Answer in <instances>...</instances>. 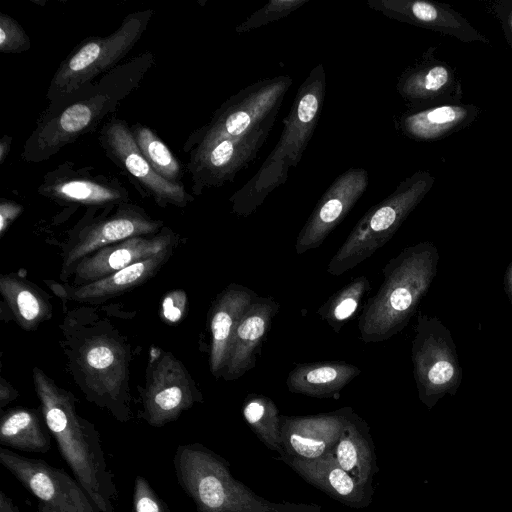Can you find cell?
<instances>
[{"label": "cell", "instance_id": "11", "mask_svg": "<svg viewBox=\"0 0 512 512\" xmlns=\"http://www.w3.org/2000/svg\"><path fill=\"white\" fill-rule=\"evenodd\" d=\"M142 418L153 427H162L196 403L203 402L186 366L171 352L151 347L145 384L141 389Z\"/></svg>", "mask_w": 512, "mask_h": 512}, {"label": "cell", "instance_id": "25", "mask_svg": "<svg viewBox=\"0 0 512 512\" xmlns=\"http://www.w3.org/2000/svg\"><path fill=\"white\" fill-rule=\"evenodd\" d=\"M330 453L360 485L373 487L374 475L379 471L374 443L366 421L354 411L348 416L342 434Z\"/></svg>", "mask_w": 512, "mask_h": 512}, {"label": "cell", "instance_id": "41", "mask_svg": "<svg viewBox=\"0 0 512 512\" xmlns=\"http://www.w3.org/2000/svg\"><path fill=\"white\" fill-rule=\"evenodd\" d=\"M12 137L4 135L0 140V164H2L9 154Z\"/></svg>", "mask_w": 512, "mask_h": 512}, {"label": "cell", "instance_id": "43", "mask_svg": "<svg viewBox=\"0 0 512 512\" xmlns=\"http://www.w3.org/2000/svg\"><path fill=\"white\" fill-rule=\"evenodd\" d=\"M38 512H62V511H60L50 505H47L45 503L39 502Z\"/></svg>", "mask_w": 512, "mask_h": 512}, {"label": "cell", "instance_id": "27", "mask_svg": "<svg viewBox=\"0 0 512 512\" xmlns=\"http://www.w3.org/2000/svg\"><path fill=\"white\" fill-rule=\"evenodd\" d=\"M477 113L473 106L442 105L408 111L395 120L403 135L417 141L436 140L471 121Z\"/></svg>", "mask_w": 512, "mask_h": 512}, {"label": "cell", "instance_id": "10", "mask_svg": "<svg viewBox=\"0 0 512 512\" xmlns=\"http://www.w3.org/2000/svg\"><path fill=\"white\" fill-rule=\"evenodd\" d=\"M412 340L413 376L420 401L432 409L445 395H455L462 381L450 330L436 316L419 312Z\"/></svg>", "mask_w": 512, "mask_h": 512}, {"label": "cell", "instance_id": "16", "mask_svg": "<svg viewBox=\"0 0 512 512\" xmlns=\"http://www.w3.org/2000/svg\"><path fill=\"white\" fill-rule=\"evenodd\" d=\"M162 228L163 221L152 219L139 206L120 204L114 214L82 230L63 259L60 278L67 279L81 259L105 246L136 236L155 235Z\"/></svg>", "mask_w": 512, "mask_h": 512}, {"label": "cell", "instance_id": "7", "mask_svg": "<svg viewBox=\"0 0 512 512\" xmlns=\"http://www.w3.org/2000/svg\"><path fill=\"white\" fill-rule=\"evenodd\" d=\"M434 183L426 171H418L399 183L386 198L370 207L330 259L326 271L341 276L383 247Z\"/></svg>", "mask_w": 512, "mask_h": 512}, {"label": "cell", "instance_id": "18", "mask_svg": "<svg viewBox=\"0 0 512 512\" xmlns=\"http://www.w3.org/2000/svg\"><path fill=\"white\" fill-rule=\"evenodd\" d=\"M351 407L306 416L281 415L285 456L315 459L330 453L338 442Z\"/></svg>", "mask_w": 512, "mask_h": 512}, {"label": "cell", "instance_id": "9", "mask_svg": "<svg viewBox=\"0 0 512 512\" xmlns=\"http://www.w3.org/2000/svg\"><path fill=\"white\" fill-rule=\"evenodd\" d=\"M292 83L289 75H278L242 88L215 111L208 124L191 135L195 148L240 138L274 123Z\"/></svg>", "mask_w": 512, "mask_h": 512}, {"label": "cell", "instance_id": "24", "mask_svg": "<svg viewBox=\"0 0 512 512\" xmlns=\"http://www.w3.org/2000/svg\"><path fill=\"white\" fill-rule=\"evenodd\" d=\"M170 247L150 258L121 269L107 277L81 286L60 285L47 281L48 286L61 298L80 303H99L140 286L154 277L173 253Z\"/></svg>", "mask_w": 512, "mask_h": 512}, {"label": "cell", "instance_id": "26", "mask_svg": "<svg viewBox=\"0 0 512 512\" xmlns=\"http://www.w3.org/2000/svg\"><path fill=\"white\" fill-rule=\"evenodd\" d=\"M361 373L344 361L297 364L288 374L286 386L292 393L315 398H331Z\"/></svg>", "mask_w": 512, "mask_h": 512}, {"label": "cell", "instance_id": "5", "mask_svg": "<svg viewBox=\"0 0 512 512\" xmlns=\"http://www.w3.org/2000/svg\"><path fill=\"white\" fill-rule=\"evenodd\" d=\"M325 92L326 73L324 66L318 64L298 87L276 146L255 175L229 198L232 213L251 215L271 192L286 182L289 170L301 161L314 134Z\"/></svg>", "mask_w": 512, "mask_h": 512}, {"label": "cell", "instance_id": "23", "mask_svg": "<svg viewBox=\"0 0 512 512\" xmlns=\"http://www.w3.org/2000/svg\"><path fill=\"white\" fill-rule=\"evenodd\" d=\"M257 297L248 287L231 283L214 299L208 319L211 335L209 368L215 378L222 376L236 327Z\"/></svg>", "mask_w": 512, "mask_h": 512}, {"label": "cell", "instance_id": "44", "mask_svg": "<svg viewBox=\"0 0 512 512\" xmlns=\"http://www.w3.org/2000/svg\"><path fill=\"white\" fill-rule=\"evenodd\" d=\"M508 22H509V26H510V28H511V30H512V13H511V14H510V16H509V20H508Z\"/></svg>", "mask_w": 512, "mask_h": 512}, {"label": "cell", "instance_id": "35", "mask_svg": "<svg viewBox=\"0 0 512 512\" xmlns=\"http://www.w3.org/2000/svg\"><path fill=\"white\" fill-rule=\"evenodd\" d=\"M30 47V38L21 25L11 16L0 13V51L21 53Z\"/></svg>", "mask_w": 512, "mask_h": 512}, {"label": "cell", "instance_id": "22", "mask_svg": "<svg viewBox=\"0 0 512 512\" xmlns=\"http://www.w3.org/2000/svg\"><path fill=\"white\" fill-rule=\"evenodd\" d=\"M367 5L390 19L450 34L462 41H487L461 15L441 4L422 0H368Z\"/></svg>", "mask_w": 512, "mask_h": 512}, {"label": "cell", "instance_id": "19", "mask_svg": "<svg viewBox=\"0 0 512 512\" xmlns=\"http://www.w3.org/2000/svg\"><path fill=\"white\" fill-rule=\"evenodd\" d=\"M38 192L54 201L86 206L127 203L128 191L116 180L59 167L48 173Z\"/></svg>", "mask_w": 512, "mask_h": 512}, {"label": "cell", "instance_id": "4", "mask_svg": "<svg viewBox=\"0 0 512 512\" xmlns=\"http://www.w3.org/2000/svg\"><path fill=\"white\" fill-rule=\"evenodd\" d=\"M439 260L434 243L424 241L405 247L386 263L383 282L358 319L364 343L389 340L407 326L436 276Z\"/></svg>", "mask_w": 512, "mask_h": 512}, {"label": "cell", "instance_id": "17", "mask_svg": "<svg viewBox=\"0 0 512 512\" xmlns=\"http://www.w3.org/2000/svg\"><path fill=\"white\" fill-rule=\"evenodd\" d=\"M178 242L170 228L151 236H136L105 246L81 259L72 269L74 286L92 283L150 258Z\"/></svg>", "mask_w": 512, "mask_h": 512}, {"label": "cell", "instance_id": "13", "mask_svg": "<svg viewBox=\"0 0 512 512\" xmlns=\"http://www.w3.org/2000/svg\"><path fill=\"white\" fill-rule=\"evenodd\" d=\"M273 125L267 124L240 138L194 148L187 165L193 193L199 195L205 188L232 182L255 159Z\"/></svg>", "mask_w": 512, "mask_h": 512}, {"label": "cell", "instance_id": "15", "mask_svg": "<svg viewBox=\"0 0 512 512\" xmlns=\"http://www.w3.org/2000/svg\"><path fill=\"white\" fill-rule=\"evenodd\" d=\"M368 183V172L364 168L352 167L337 176L300 230L296 253L302 255L318 248L365 193Z\"/></svg>", "mask_w": 512, "mask_h": 512}, {"label": "cell", "instance_id": "30", "mask_svg": "<svg viewBox=\"0 0 512 512\" xmlns=\"http://www.w3.org/2000/svg\"><path fill=\"white\" fill-rule=\"evenodd\" d=\"M453 80V73L447 65L422 62L399 76L396 90L409 103L419 105L442 96Z\"/></svg>", "mask_w": 512, "mask_h": 512}, {"label": "cell", "instance_id": "12", "mask_svg": "<svg viewBox=\"0 0 512 512\" xmlns=\"http://www.w3.org/2000/svg\"><path fill=\"white\" fill-rule=\"evenodd\" d=\"M99 142L106 155L128 172L159 206L184 208L193 201L183 184L171 183L154 171L138 149L124 120L109 119L100 130Z\"/></svg>", "mask_w": 512, "mask_h": 512}, {"label": "cell", "instance_id": "3", "mask_svg": "<svg viewBox=\"0 0 512 512\" xmlns=\"http://www.w3.org/2000/svg\"><path fill=\"white\" fill-rule=\"evenodd\" d=\"M72 374L86 398L127 422L132 417L129 392L130 349L111 325L90 327L65 322Z\"/></svg>", "mask_w": 512, "mask_h": 512}, {"label": "cell", "instance_id": "33", "mask_svg": "<svg viewBox=\"0 0 512 512\" xmlns=\"http://www.w3.org/2000/svg\"><path fill=\"white\" fill-rule=\"evenodd\" d=\"M138 149L154 171L165 180L182 184V168L168 146L148 126L135 123L131 127Z\"/></svg>", "mask_w": 512, "mask_h": 512}, {"label": "cell", "instance_id": "40", "mask_svg": "<svg viewBox=\"0 0 512 512\" xmlns=\"http://www.w3.org/2000/svg\"><path fill=\"white\" fill-rule=\"evenodd\" d=\"M0 512H19L18 507L3 492H0Z\"/></svg>", "mask_w": 512, "mask_h": 512}, {"label": "cell", "instance_id": "8", "mask_svg": "<svg viewBox=\"0 0 512 512\" xmlns=\"http://www.w3.org/2000/svg\"><path fill=\"white\" fill-rule=\"evenodd\" d=\"M152 9L127 15L121 25L105 37H88L79 43L56 70L46 98V112L64 106L103 72L113 68L139 41L153 15Z\"/></svg>", "mask_w": 512, "mask_h": 512}, {"label": "cell", "instance_id": "37", "mask_svg": "<svg viewBox=\"0 0 512 512\" xmlns=\"http://www.w3.org/2000/svg\"><path fill=\"white\" fill-rule=\"evenodd\" d=\"M186 307L187 297L185 291H169L162 299L160 316L166 323H178L185 315Z\"/></svg>", "mask_w": 512, "mask_h": 512}, {"label": "cell", "instance_id": "21", "mask_svg": "<svg viewBox=\"0 0 512 512\" xmlns=\"http://www.w3.org/2000/svg\"><path fill=\"white\" fill-rule=\"evenodd\" d=\"M305 482L329 497L352 508H365L373 499V487L360 485L336 461L331 453L315 459L279 457Z\"/></svg>", "mask_w": 512, "mask_h": 512}, {"label": "cell", "instance_id": "31", "mask_svg": "<svg viewBox=\"0 0 512 512\" xmlns=\"http://www.w3.org/2000/svg\"><path fill=\"white\" fill-rule=\"evenodd\" d=\"M243 418L267 448L285 456L281 438V415L274 401L264 395L249 394L242 407Z\"/></svg>", "mask_w": 512, "mask_h": 512}, {"label": "cell", "instance_id": "20", "mask_svg": "<svg viewBox=\"0 0 512 512\" xmlns=\"http://www.w3.org/2000/svg\"><path fill=\"white\" fill-rule=\"evenodd\" d=\"M278 310L279 303L273 297L255 299L236 327L221 378L234 381L255 367L256 355Z\"/></svg>", "mask_w": 512, "mask_h": 512}, {"label": "cell", "instance_id": "28", "mask_svg": "<svg viewBox=\"0 0 512 512\" xmlns=\"http://www.w3.org/2000/svg\"><path fill=\"white\" fill-rule=\"evenodd\" d=\"M0 293L15 321L26 330L33 331L51 318L52 306L48 295L34 283L14 274L0 278Z\"/></svg>", "mask_w": 512, "mask_h": 512}, {"label": "cell", "instance_id": "29", "mask_svg": "<svg viewBox=\"0 0 512 512\" xmlns=\"http://www.w3.org/2000/svg\"><path fill=\"white\" fill-rule=\"evenodd\" d=\"M43 416L37 410L15 407L0 419V443L18 450L46 453L51 446Z\"/></svg>", "mask_w": 512, "mask_h": 512}, {"label": "cell", "instance_id": "34", "mask_svg": "<svg viewBox=\"0 0 512 512\" xmlns=\"http://www.w3.org/2000/svg\"><path fill=\"white\" fill-rule=\"evenodd\" d=\"M309 0H270L240 23L235 31L238 34L276 22L299 9Z\"/></svg>", "mask_w": 512, "mask_h": 512}, {"label": "cell", "instance_id": "39", "mask_svg": "<svg viewBox=\"0 0 512 512\" xmlns=\"http://www.w3.org/2000/svg\"><path fill=\"white\" fill-rule=\"evenodd\" d=\"M18 397V391L3 377H0V408Z\"/></svg>", "mask_w": 512, "mask_h": 512}, {"label": "cell", "instance_id": "6", "mask_svg": "<svg viewBox=\"0 0 512 512\" xmlns=\"http://www.w3.org/2000/svg\"><path fill=\"white\" fill-rule=\"evenodd\" d=\"M173 463L199 512H323L317 504L275 503L255 494L232 476L223 457L199 443L180 445Z\"/></svg>", "mask_w": 512, "mask_h": 512}, {"label": "cell", "instance_id": "2", "mask_svg": "<svg viewBox=\"0 0 512 512\" xmlns=\"http://www.w3.org/2000/svg\"><path fill=\"white\" fill-rule=\"evenodd\" d=\"M153 55H140L106 74L98 83L83 88L64 106L46 112L26 141L22 159L42 162L64 146L89 133L128 96L151 65Z\"/></svg>", "mask_w": 512, "mask_h": 512}, {"label": "cell", "instance_id": "36", "mask_svg": "<svg viewBox=\"0 0 512 512\" xmlns=\"http://www.w3.org/2000/svg\"><path fill=\"white\" fill-rule=\"evenodd\" d=\"M133 505L135 512H167L165 503L142 476L135 479Z\"/></svg>", "mask_w": 512, "mask_h": 512}, {"label": "cell", "instance_id": "32", "mask_svg": "<svg viewBox=\"0 0 512 512\" xmlns=\"http://www.w3.org/2000/svg\"><path fill=\"white\" fill-rule=\"evenodd\" d=\"M370 290L371 284L366 276L356 277L330 296L317 310V314L335 333H339L344 324L357 313Z\"/></svg>", "mask_w": 512, "mask_h": 512}, {"label": "cell", "instance_id": "1", "mask_svg": "<svg viewBox=\"0 0 512 512\" xmlns=\"http://www.w3.org/2000/svg\"><path fill=\"white\" fill-rule=\"evenodd\" d=\"M33 383L41 414L60 452L99 512H115L117 489L107 465L99 433L76 408V398L34 367Z\"/></svg>", "mask_w": 512, "mask_h": 512}, {"label": "cell", "instance_id": "38", "mask_svg": "<svg viewBox=\"0 0 512 512\" xmlns=\"http://www.w3.org/2000/svg\"><path fill=\"white\" fill-rule=\"evenodd\" d=\"M23 206L17 202L1 199L0 201V235L1 237L10 225L21 215Z\"/></svg>", "mask_w": 512, "mask_h": 512}, {"label": "cell", "instance_id": "14", "mask_svg": "<svg viewBox=\"0 0 512 512\" xmlns=\"http://www.w3.org/2000/svg\"><path fill=\"white\" fill-rule=\"evenodd\" d=\"M0 462L40 502L62 512H99L78 481L64 470L5 448L0 449Z\"/></svg>", "mask_w": 512, "mask_h": 512}, {"label": "cell", "instance_id": "42", "mask_svg": "<svg viewBox=\"0 0 512 512\" xmlns=\"http://www.w3.org/2000/svg\"><path fill=\"white\" fill-rule=\"evenodd\" d=\"M505 291L512 305V261L508 265L505 273Z\"/></svg>", "mask_w": 512, "mask_h": 512}]
</instances>
